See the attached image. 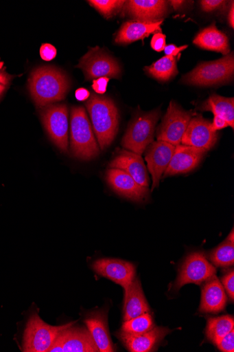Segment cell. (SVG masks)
<instances>
[{
  "label": "cell",
  "mask_w": 234,
  "mask_h": 352,
  "mask_svg": "<svg viewBox=\"0 0 234 352\" xmlns=\"http://www.w3.org/2000/svg\"><path fill=\"white\" fill-rule=\"evenodd\" d=\"M234 328V319L232 316L225 315L211 317L208 319L207 336L213 343L218 342Z\"/></svg>",
  "instance_id": "cell-27"
},
{
  "label": "cell",
  "mask_w": 234,
  "mask_h": 352,
  "mask_svg": "<svg viewBox=\"0 0 234 352\" xmlns=\"http://www.w3.org/2000/svg\"><path fill=\"white\" fill-rule=\"evenodd\" d=\"M91 94L89 90L85 88H80L75 92V97L78 101L84 102L90 98Z\"/></svg>",
  "instance_id": "cell-40"
},
{
  "label": "cell",
  "mask_w": 234,
  "mask_h": 352,
  "mask_svg": "<svg viewBox=\"0 0 234 352\" xmlns=\"http://www.w3.org/2000/svg\"><path fill=\"white\" fill-rule=\"evenodd\" d=\"M41 58L45 61H50L54 59L57 55V50L51 44L42 45L40 50Z\"/></svg>",
  "instance_id": "cell-35"
},
{
  "label": "cell",
  "mask_w": 234,
  "mask_h": 352,
  "mask_svg": "<svg viewBox=\"0 0 234 352\" xmlns=\"http://www.w3.org/2000/svg\"><path fill=\"white\" fill-rule=\"evenodd\" d=\"M193 43L200 48L220 52L224 56L230 53L229 38L216 27L215 22L200 30L195 37Z\"/></svg>",
  "instance_id": "cell-24"
},
{
  "label": "cell",
  "mask_w": 234,
  "mask_h": 352,
  "mask_svg": "<svg viewBox=\"0 0 234 352\" xmlns=\"http://www.w3.org/2000/svg\"><path fill=\"white\" fill-rule=\"evenodd\" d=\"M110 78L106 77L99 78L93 82L92 88L95 93L104 94L106 92Z\"/></svg>",
  "instance_id": "cell-36"
},
{
  "label": "cell",
  "mask_w": 234,
  "mask_h": 352,
  "mask_svg": "<svg viewBox=\"0 0 234 352\" xmlns=\"http://www.w3.org/2000/svg\"><path fill=\"white\" fill-rule=\"evenodd\" d=\"M226 3V1H222V0H203V1L200 2L202 10L205 12H211L219 10Z\"/></svg>",
  "instance_id": "cell-33"
},
{
  "label": "cell",
  "mask_w": 234,
  "mask_h": 352,
  "mask_svg": "<svg viewBox=\"0 0 234 352\" xmlns=\"http://www.w3.org/2000/svg\"><path fill=\"white\" fill-rule=\"evenodd\" d=\"M234 243L226 239L210 254L211 261L217 267H227L234 263Z\"/></svg>",
  "instance_id": "cell-29"
},
{
  "label": "cell",
  "mask_w": 234,
  "mask_h": 352,
  "mask_svg": "<svg viewBox=\"0 0 234 352\" xmlns=\"http://www.w3.org/2000/svg\"><path fill=\"white\" fill-rule=\"evenodd\" d=\"M176 146L163 141L152 143L146 149L145 160L152 177V190L159 186L160 179L168 168Z\"/></svg>",
  "instance_id": "cell-13"
},
{
  "label": "cell",
  "mask_w": 234,
  "mask_h": 352,
  "mask_svg": "<svg viewBox=\"0 0 234 352\" xmlns=\"http://www.w3.org/2000/svg\"><path fill=\"white\" fill-rule=\"evenodd\" d=\"M192 116L191 111L183 110L172 101L159 125L157 140L175 146L180 145Z\"/></svg>",
  "instance_id": "cell-9"
},
{
  "label": "cell",
  "mask_w": 234,
  "mask_h": 352,
  "mask_svg": "<svg viewBox=\"0 0 234 352\" xmlns=\"http://www.w3.org/2000/svg\"><path fill=\"white\" fill-rule=\"evenodd\" d=\"M163 20L157 22H148L131 20L125 22L120 28L115 43L119 45H128L149 37L152 34L161 32V25Z\"/></svg>",
  "instance_id": "cell-21"
},
{
  "label": "cell",
  "mask_w": 234,
  "mask_h": 352,
  "mask_svg": "<svg viewBox=\"0 0 234 352\" xmlns=\"http://www.w3.org/2000/svg\"><path fill=\"white\" fill-rule=\"evenodd\" d=\"M110 167L126 172L140 185L149 187L148 169L141 155L122 150L113 159Z\"/></svg>",
  "instance_id": "cell-19"
},
{
  "label": "cell",
  "mask_w": 234,
  "mask_h": 352,
  "mask_svg": "<svg viewBox=\"0 0 234 352\" xmlns=\"http://www.w3.org/2000/svg\"><path fill=\"white\" fill-rule=\"evenodd\" d=\"M227 126H229V124L223 118L219 116H215L212 123V127L214 131L218 132Z\"/></svg>",
  "instance_id": "cell-39"
},
{
  "label": "cell",
  "mask_w": 234,
  "mask_h": 352,
  "mask_svg": "<svg viewBox=\"0 0 234 352\" xmlns=\"http://www.w3.org/2000/svg\"><path fill=\"white\" fill-rule=\"evenodd\" d=\"M169 4L163 0H130L126 1L123 10L135 20L157 22L169 14Z\"/></svg>",
  "instance_id": "cell-15"
},
{
  "label": "cell",
  "mask_w": 234,
  "mask_h": 352,
  "mask_svg": "<svg viewBox=\"0 0 234 352\" xmlns=\"http://www.w3.org/2000/svg\"><path fill=\"white\" fill-rule=\"evenodd\" d=\"M165 36L158 32L156 33L151 41V47L156 52H163L166 46Z\"/></svg>",
  "instance_id": "cell-34"
},
{
  "label": "cell",
  "mask_w": 234,
  "mask_h": 352,
  "mask_svg": "<svg viewBox=\"0 0 234 352\" xmlns=\"http://www.w3.org/2000/svg\"><path fill=\"white\" fill-rule=\"evenodd\" d=\"M171 332L167 328L154 327L142 334H129L120 331L117 336L131 352H149L155 351L164 338Z\"/></svg>",
  "instance_id": "cell-18"
},
{
  "label": "cell",
  "mask_w": 234,
  "mask_h": 352,
  "mask_svg": "<svg viewBox=\"0 0 234 352\" xmlns=\"http://www.w3.org/2000/svg\"><path fill=\"white\" fill-rule=\"evenodd\" d=\"M222 284L225 287L226 293L230 298L231 302L234 300V272L233 270L229 272L225 276H223Z\"/></svg>",
  "instance_id": "cell-32"
},
{
  "label": "cell",
  "mask_w": 234,
  "mask_h": 352,
  "mask_svg": "<svg viewBox=\"0 0 234 352\" xmlns=\"http://www.w3.org/2000/svg\"><path fill=\"white\" fill-rule=\"evenodd\" d=\"M187 3L186 1H169V3L171 4L176 10L183 8Z\"/></svg>",
  "instance_id": "cell-42"
},
{
  "label": "cell",
  "mask_w": 234,
  "mask_h": 352,
  "mask_svg": "<svg viewBox=\"0 0 234 352\" xmlns=\"http://www.w3.org/2000/svg\"><path fill=\"white\" fill-rule=\"evenodd\" d=\"M207 151L193 146L180 144L176 149L164 177L185 174L194 170L202 161Z\"/></svg>",
  "instance_id": "cell-17"
},
{
  "label": "cell",
  "mask_w": 234,
  "mask_h": 352,
  "mask_svg": "<svg viewBox=\"0 0 234 352\" xmlns=\"http://www.w3.org/2000/svg\"><path fill=\"white\" fill-rule=\"evenodd\" d=\"M234 235H233V230H232L231 232L230 233L229 236H228L227 239L231 241V242L234 243Z\"/></svg>",
  "instance_id": "cell-44"
},
{
  "label": "cell",
  "mask_w": 234,
  "mask_h": 352,
  "mask_svg": "<svg viewBox=\"0 0 234 352\" xmlns=\"http://www.w3.org/2000/svg\"><path fill=\"white\" fill-rule=\"evenodd\" d=\"M159 110L140 113L130 124L121 142L126 150L142 155L152 143Z\"/></svg>",
  "instance_id": "cell-5"
},
{
  "label": "cell",
  "mask_w": 234,
  "mask_h": 352,
  "mask_svg": "<svg viewBox=\"0 0 234 352\" xmlns=\"http://www.w3.org/2000/svg\"><path fill=\"white\" fill-rule=\"evenodd\" d=\"M71 87L68 76L60 69L43 66L33 70L28 79V89L39 108L63 100Z\"/></svg>",
  "instance_id": "cell-1"
},
{
  "label": "cell",
  "mask_w": 234,
  "mask_h": 352,
  "mask_svg": "<svg viewBox=\"0 0 234 352\" xmlns=\"http://www.w3.org/2000/svg\"><path fill=\"white\" fill-rule=\"evenodd\" d=\"M218 349L224 352L234 351V329L224 337L217 344Z\"/></svg>",
  "instance_id": "cell-31"
},
{
  "label": "cell",
  "mask_w": 234,
  "mask_h": 352,
  "mask_svg": "<svg viewBox=\"0 0 234 352\" xmlns=\"http://www.w3.org/2000/svg\"><path fill=\"white\" fill-rule=\"evenodd\" d=\"M77 67L83 71L87 80L102 77L118 79L121 74L117 60L99 47L89 48Z\"/></svg>",
  "instance_id": "cell-8"
},
{
  "label": "cell",
  "mask_w": 234,
  "mask_h": 352,
  "mask_svg": "<svg viewBox=\"0 0 234 352\" xmlns=\"http://www.w3.org/2000/svg\"><path fill=\"white\" fill-rule=\"evenodd\" d=\"M145 72L160 82L169 81L178 74L177 59L175 56H165L145 68Z\"/></svg>",
  "instance_id": "cell-26"
},
{
  "label": "cell",
  "mask_w": 234,
  "mask_h": 352,
  "mask_svg": "<svg viewBox=\"0 0 234 352\" xmlns=\"http://www.w3.org/2000/svg\"><path fill=\"white\" fill-rule=\"evenodd\" d=\"M154 327L152 316L148 312L124 322L121 331L129 334H142Z\"/></svg>",
  "instance_id": "cell-28"
},
{
  "label": "cell",
  "mask_w": 234,
  "mask_h": 352,
  "mask_svg": "<svg viewBox=\"0 0 234 352\" xmlns=\"http://www.w3.org/2000/svg\"><path fill=\"white\" fill-rule=\"evenodd\" d=\"M188 47V45H184L181 47H177L174 44H171L165 46L164 49V52L165 56H172L176 57L180 52L184 51Z\"/></svg>",
  "instance_id": "cell-38"
},
{
  "label": "cell",
  "mask_w": 234,
  "mask_h": 352,
  "mask_svg": "<svg viewBox=\"0 0 234 352\" xmlns=\"http://www.w3.org/2000/svg\"><path fill=\"white\" fill-rule=\"evenodd\" d=\"M7 86L0 84V98L3 94L5 91L6 90Z\"/></svg>",
  "instance_id": "cell-43"
},
{
  "label": "cell",
  "mask_w": 234,
  "mask_h": 352,
  "mask_svg": "<svg viewBox=\"0 0 234 352\" xmlns=\"http://www.w3.org/2000/svg\"><path fill=\"white\" fill-rule=\"evenodd\" d=\"M106 179L116 193L123 197L137 202L143 201L148 197V188L140 185L121 170L115 168L108 170Z\"/></svg>",
  "instance_id": "cell-16"
},
{
  "label": "cell",
  "mask_w": 234,
  "mask_h": 352,
  "mask_svg": "<svg viewBox=\"0 0 234 352\" xmlns=\"http://www.w3.org/2000/svg\"><path fill=\"white\" fill-rule=\"evenodd\" d=\"M71 148L75 157L84 161H90L100 152L91 123L82 107H74L71 110Z\"/></svg>",
  "instance_id": "cell-3"
},
{
  "label": "cell",
  "mask_w": 234,
  "mask_h": 352,
  "mask_svg": "<svg viewBox=\"0 0 234 352\" xmlns=\"http://www.w3.org/2000/svg\"><path fill=\"white\" fill-rule=\"evenodd\" d=\"M218 135L212 127V122L198 116L191 118L182 138L183 145L211 150L217 143Z\"/></svg>",
  "instance_id": "cell-12"
},
{
  "label": "cell",
  "mask_w": 234,
  "mask_h": 352,
  "mask_svg": "<svg viewBox=\"0 0 234 352\" xmlns=\"http://www.w3.org/2000/svg\"><path fill=\"white\" fill-rule=\"evenodd\" d=\"M74 324L53 327L43 322L38 314H33L28 320L24 332L23 351H49L59 333Z\"/></svg>",
  "instance_id": "cell-6"
},
{
  "label": "cell",
  "mask_w": 234,
  "mask_h": 352,
  "mask_svg": "<svg viewBox=\"0 0 234 352\" xmlns=\"http://www.w3.org/2000/svg\"><path fill=\"white\" fill-rule=\"evenodd\" d=\"M88 3L105 18L110 19L122 9L126 1L124 0H91Z\"/></svg>",
  "instance_id": "cell-30"
},
{
  "label": "cell",
  "mask_w": 234,
  "mask_h": 352,
  "mask_svg": "<svg viewBox=\"0 0 234 352\" xmlns=\"http://www.w3.org/2000/svg\"><path fill=\"white\" fill-rule=\"evenodd\" d=\"M202 294V302L199 307L200 313L218 314L225 309L226 295L222 284L215 275L207 280Z\"/></svg>",
  "instance_id": "cell-22"
},
{
  "label": "cell",
  "mask_w": 234,
  "mask_h": 352,
  "mask_svg": "<svg viewBox=\"0 0 234 352\" xmlns=\"http://www.w3.org/2000/svg\"><path fill=\"white\" fill-rule=\"evenodd\" d=\"M233 74V53H229L218 60L200 63L184 76L182 81L190 85L210 87L231 81Z\"/></svg>",
  "instance_id": "cell-4"
},
{
  "label": "cell",
  "mask_w": 234,
  "mask_h": 352,
  "mask_svg": "<svg viewBox=\"0 0 234 352\" xmlns=\"http://www.w3.org/2000/svg\"><path fill=\"white\" fill-rule=\"evenodd\" d=\"M41 120L52 142L63 153L69 151V113L66 104L42 108Z\"/></svg>",
  "instance_id": "cell-7"
},
{
  "label": "cell",
  "mask_w": 234,
  "mask_h": 352,
  "mask_svg": "<svg viewBox=\"0 0 234 352\" xmlns=\"http://www.w3.org/2000/svg\"><path fill=\"white\" fill-rule=\"evenodd\" d=\"M73 326L61 331L49 352H97L98 348L89 331Z\"/></svg>",
  "instance_id": "cell-11"
},
{
  "label": "cell",
  "mask_w": 234,
  "mask_h": 352,
  "mask_svg": "<svg viewBox=\"0 0 234 352\" xmlns=\"http://www.w3.org/2000/svg\"><path fill=\"white\" fill-rule=\"evenodd\" d=\"M215 274V267L208 261L202 252H192L183 264L173 289L178 291L189 283L199 285L207 281Z\"/></svg>",
  "instance_id": "cell-10"
},
{
  "label": "cell",
  "mask_w": 234,
  "mask_h": 352,
  "mask_svg": "<svg viewBox=\"0 0 234 352\" xmlns=\"http://www.w3.org/2000/svg\"><path fill=\"white\" fill-rule=\"evenodd\" d=\"M150 311V308L143 294L140 280L135 278L125 292L124 322Z\"/></svg>",
  "instance_id": "cell-23"
},
{
  "label": "cell",
  "mask_w": 234,
  "mask_h": 352,
  "mask_svg": "<svg viewBox=\"0 0 234 352\" xmlns=\"http://www.w3.org/2000/svg\"><path fill=\"white\" fill-rule=\"evenodd\" d=\"M93 129L100 148L104 150L114 141L118 130L119 114L115 102L108 98L92 94L86 103Z\"/></svg>",
  "instance_id": "cell-2"
},
{
  "label": "cell",
  "mask_w": 234,
  "mask_h": 352,
  "mask_svg": "<svg viewBox=\"0 0 234 352\" xmlns=\"http://www.w3.org/2000/svg\"><path fill=\"white\" fill-rule=\"evenodd\" d=\"M14 76L10 75L7 72V68L5 63L0 58V84L8 86L14 79Z\"/></svg>",
  "instance_id": "cell-37"
},
{
  "label": "cell",
  "mask_w": 234,
  "mask_h": 352,
  "mask_svg": "<svg viewBox=\"0 0 234 352\" xmlns=\"http://www.w3.org/2000/svg\"><path fill=\"white\" fill-rule=\"evenodd\" d=\"M203 111H211L215 116L223 118L229 126L234 128V99L213 94L200 107Z\"/></svg>",
  "instance_id": "cell-25"
},
{
  "label": "cell",
  "mask_w": 234,
  "mask_h": 352,
  "mask_svg": "<svg viewBox=\"0 0 234 352\" xmlns=\"http://www.w3.org/2000/svg\"><path fill=\"white\" fill-rule=\"evenodd\" d=\"M84 323L95 342L99 351H115L108 327V311L100 310L88 314L84 318Z\"/></svg>",
  "instance_id": "cell-20"
},
{
  "label": "cell",
  "mask_w": 234,
  "mask_h": 352,
  "mask_svg": "<svg viewBox=\"0 0 234 352\" xmlns=\"http://www.w3.org/2000/svg\"><path fill=\"white\" fill-rule=\"evenodd\" d=\"M231 7L230 8L229 14H228V21L229 25L233 28L234 27V5L233 2H231Z\"/></svg>",
  "instance_id": "cell-41"
},
{
  "label": "cell",
  "mask_w": 234,
  "mask_h": 352,
  "mask_svg": "<svg viewBox=\"0 0 234 352\" xmlns=\"http://www.w3.org/2000/svg\"><path fill=\"white\" fill-rule=\"evenodd\" d=\"M92 269L100 276L120 285L126 292L136 278V268L132 263L118 259H100L93 263Z\"/></svg>",
  "instance_id": "cell-14"
}]
</instances>
